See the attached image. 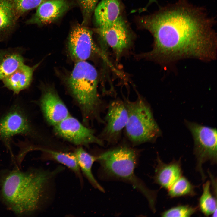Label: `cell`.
I'll return each instance as SVG.
<instances>
[{
    "mask_svg": "<svg viewBox=\"0 0 217 217\" xmlns=\"http://www.w3.org/2000/svg\"><path fill=\"white\" fill-rule=\"evenodd\" d=\"M99 0H77L82 11L83 21L82 25L89 22L91 15L94 12Z\"/></svg>",
    "mask_w": 217,
    "mask_h": 217,
    "instance_id": "25",
    "label": "cell"
},
{
    "mask_svg": "<svg viewBox=\"0 0 217 217\" xmlns=\"http://www.w3.org/2000/svg\"><path fill=\"white\" fill-rule=\"evenodd\" d=\"M140 27L149 31L153 48L140 55L162 65L185 58L209 61L216 58L215 20L204 8L179 0L140 18Z\"/></svg>",
    "mask_w": 217,
    "mask_h": 217,
    "instance_id": "1",
    "label": "cell"
},
{
    "mask_svg": "<svg viewBox=\"0 0 217 217\" xmlns=\"http://www.w3.org/2000/svg\"><path fill=\"white\" fill-rule=\"evenodd\" d=\"M185 123L194 140L193 153L197 160L196 169L204 181L206 177L202 168L203 164L207 161L212 164L217 162L216 129L187 120L185 121Z\"/></svg>",
    "mask_w": 217,
    "mask_h": 217,
    "instance_id": "7",
    "label": "cell"
},
{
    "mask_svg": "<svg viewBox=\"0 0 217 217\" xmlns=\"http://www.w3.org/2000/svg\"><path fill=\"white\" fill-rule=\"evenodd\" d=\"M68 0H46L37 8L35 12L26 20V25L41 26L58 19L70 8Z\"/></svg>",
    "mask_w": 217,
    "mask_h": 217,
    "instance_id": "13",
    "label": "cell"
},
{
    "mask_svg": "<svg viewBox=\"0 0 217 217\" xmlns=\"http://www.w3.org/2000/svg\"><path fill=\"white\" fill-rule=\"evenodd\" d=\"M39 150L48 154L51 159L68 168L80 178V170L74 153L65 152L39 148Z\"/></svg>",
    "mask_w": 217,
    "mask_h": 217,
    "instance_id": "20",
    "label": "cell"
},
{
    "mask_svg": "<svg viewBox=\"0 0 217 217\" xmlns=\"http://www.w3.org/2000/svg\"><path fill=\"white\" fill-rule=\"evenodd\" d=\"M24 51L20 47L0 49V80L25 63Z\"/></svg>",
    "mask_w": 217,
    "mask_h": 217,
    "instance_id": "18",
    "label": "cell"
},
{
    "mask_svg": "<svg viewBox=\"0 0 217 217\" xmlns=\"http://www.w3.org/2000/svg\"><path fill=\"white\" fill-rule=\"evenodd\" d=\"M194 186L185 177L181 176L168 189V195L175 197L195 195Z\"/></svg>",
    "mask_w": 217,
    "mask_h": 217,
    "instance_id": "22",
    "label": "cell"
},
{
    "mask_svg": "<svg viewBox=\"0 0 217 217\" xmlns=\"http://www.w3.org/2000/svg\"><path fill=\"white\" fill-rule=\"evenodd\" d=\"M67 46L70 56L75 62L86 61L96 54H99L106 61H108L105 53L95 43L92 31L82 24H77L72 28Z\"/></svg>",
    "mask_w": 217,
    "mask_h": 217,
    "instance_id": "8",
    "label": "cell"
},
{
    "mask_svg": "<svg viewBox=\"0 0 217 217\" xmlns=\"http://www.w3.org/2000/svg\"><path fill=\"white\" fill-rule=\"evenodd\" d=\"M157 2L156 0H149V3L147 4V5L148 6L150 5V4L151 3L153 2Z\"/></svg>",
    "mask_w": 217,
    "mask_h": 217,
    "instance_id": "26",
    "label": "cell"
},
{
    "mask_svg": "<svg viewBox=\"0 0 217 217\" xmlns=\"http://www.w3.org/2000/svg\"><path fill=\"white\" fill-rule=\"evenodd\" d=\"M35 134L27 107L20 102H14L0 115V141L14 160L11 145L14 137L21 135L31 138Z\"/></svg>",
    "mask_w": 217,
    "mask_h": 217,
    "instance_id": "6",
    "label": "cell"
},
{
    "mask_svg": "<svg viewBox=\"0 0 217 217\" xmlns=\"http://www.w3.org/2000/svg\"><path fill=\"white\" fill-rule=\"evenodd\" d=\"M197 210V208L189 205H180L166 210L161 215L162 217H190Z\"/></svg>",
    "mask_w": 217,
    "mask_h": 217,
    "instance_id": "24",
    "label": "cell"
},
{
    "mask_svg": "<svg viewBox=\"0 0 217 217\" xmlns=\"http://www.w3.org/2000/svg\"><path fill=\"white\" fill-rule=\"evenodd\" d=\"M153 179L154 182L162 187L168 189L182 175L180 159L164 163L158 155L156 159Z\"/></svg>",
    "mask_w": 217,
    "mask_h": 217,
    "instance_id": "15",
    "label": "cell"
},
{
    "mask_svg": "<svg viewBox=\"0 0 217 217\" xmlns=\"http://www.w3.org/2000/svg\"><path fill=\"white\" fill-rule=\"evenodd\" d=\"M96 158L104 178L130 184L145 197L152 211L156 212L157 191L148 188L136 175L138 155L134 150L126 146L119 147L102 153Z\"/></svg>",
    "mask_w": 217,
    "mask_h": 217,
    "instance_id": "3",
    "label": "cell"
},
{
    "mask_svg": "<svg viewBox=\"0 0 217 217\" xmlns=\"http://www.w3.org/2000/svg\"><path fill=\"white\" fill-rule=\"evenodd\" d=\"M59 136L77 145L97 144L103 146L102 140L97 137L94 131L83 125L76 118L69 115L54 126Z\"/></svg>",
    "mask_w": 217,
    "mask_h": 217,
    "instance_id": "10",
    "label": "cell"
},
{
    "mask_svg": "<svg viewBox=\"0 0 217 217\" xmlns=\"http://www.w3.org/2000/svg\"><path fill=\"white\" fill-rule=\"evenodd\" d=\"M211 183L207 181L203 186V193L199 200V207L206 216L216 213V199L212 195L210 190Z\"/></svg>",
    "mask_w": 217,
    "mask_h": 217,
    "instance_id": "21",
    "label": "cell"
},
{
    "mask_svg": "<svg viewBox=\"0 0 217 217\" xmlns=\"http://www.w3.org/2000/svg\"><path fill=\"white\" fill-rule=\"evenodd\" d=\"M19 19L13 0H0V42L7 40L14 33Z\"/></svg>",
    "mask_w": 217,
    "mask_h": 217,
    "instance_id": "17",
    "label": "cell"
},
{
    "mask_svg": "<svg viewBox=\"0 0 217 217\" xmlns=\"http://www.w3.org/2000/svg\"><path fill=\"white\" fill-rule=\"evenodd\" d=\"M40 64L32 66L25 63L20 65L2 80L3 86L12 91L14 95L28 89L31 83L34 72Z\"/></svg>",
    "mask_w": 217,
    "mask_h": 217,
    "instance_id": "14",
    "label": "cell"
},
{
    "mask_svg": "<svg viewBox=\"0 0 217 217\" xmlns=\"http://www.w3.org/2000/svg\"><path fill=\"white\" fill-rule=\"evenodd\" d=\"M46 0H13L17 14L19 19L37 8Z\"/></svg>",
    "mask_w": 217,
    "mask_h": 217,
    "instance_id": "23",
    "label": "cell"
},
{
    "mask_svg": "<svg viewBox=\"0 0 217 217\" xmlns=\"http://www.w3.org/2000/svg\"><path fill=\"white\" fill-rule=\"evenodd\" d=\"M39 104L45 118L53 126L70 115L66 106L52 87H48L44 90Z\"/></svg>",
    "mask_w": 217,
    "mask_h": 217,
    "instance_id": "12",
    "label": "cell"
},
{
    "mask_svg": "<svg viewBox=\"0 0 217 217\" xmlns=\"http://www.w3.org/2000/svg\"><path fill=\"white\" fill-rule=\"evenodd\" d=\"M74 153L80 171L95 188L103 192V188L96 179L92 172L93 165L97 161L96 156L90 154L82 147L77 149Z\"/></svg>",
    "mask_w": 217,
    "mask_h": 217,
    "instance_id": "19",
    "label": "cell"
},
{
    "mask_svg": "<svg viewBox=\"0 0 217 217\" xmlns=\"http://www.w3.org/2000/svg\"><path fill=\"white\" fill-rule=\"evenodd\" d=\"M124 103L128 112L125 127L126 134L135 145L153 142L162 134L149 104L140 96L134 101Z\"/></svg>",
    "mask_w": 217,
    "mask_h": 217,
    "instance_id": "5",
    "label": "cell"
},
{
    "mask_svg": "<svg viewBox=\"0 0 217 217\" xmlns=\"http://www.w3.org/2000/svg\"><path fill=\"white\" fill-rule=\"evenodd\" d=\"M41 169L21 170L17 167L0 176V200L7 209L19 216L38 212L46 201L52 180L59 170Z\"/></svg>",
    "mask_w": 217,
    "mask_h": 217,
    "instance_id": "2",
    "label": "cell"
},
{
    "mask_svg": "<svg viewBox=\"0 0 217 217\" xmlns=\"http://www.w3.org/2000/svg\"><path fill=\"white\" fill-rule=\"evenodd\" d=\"M96 31L99 36L102 48H104L102 51L104 52L106 47L110 48L113 52L117 61L132 46V36L121 15L111 26L106 28H97Z\"/></svg>",
    "mask_w": 217,
    "mask_h": 217,
    "instance_id": "9",
    "label": "cell"
},
{
    "mask_svg": "<svg viewBox=\"0 0 217 217\" xmlns=\"http://www.w3.org/2000/svg\"><path fill=\"white\" fill-rule=\"evenodd\" d=\"M98 73L93 65L86 61L76 62L68 84L84 119L99 116L101 102L98 93Z\"/></svg>",
    "mask_w": 217,
    "mask_h": 217,
    "instance_id": "4",
    "label": "cell"
},
{
    "mask_svg": "<svg viewBox=\"0 0 217 217\" xmlns=\"http://www.w3.org/2000/svg\"><path fill=\"white\" fill-rule=\"evenodd\" d=\"M94 19L97 28L111 26L121 16L118 0H102L94 11Z\"/></svg>",
    "mask_w": 217,
    "mask_h": 217,
    "instance_id": "16",
    "label": "cell"
},
{
    "mask_svg": "<svg viewBox=\"0 0 217 217\" xmlns=\"http://www.w3.org/2000/svg\"><path fill=\"white\" fill-rule=\"evenodd\" d=\"M128 112L124 102L115 100L109 104L105 118V126L102 137L108 143H116L128 120Z\"/></svg>",
    "mask_w": 217,
    "mask_h": 217,
    "instance_id": "11",
    "label": "cell"
}]
</instances>
